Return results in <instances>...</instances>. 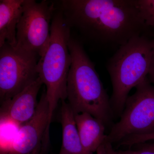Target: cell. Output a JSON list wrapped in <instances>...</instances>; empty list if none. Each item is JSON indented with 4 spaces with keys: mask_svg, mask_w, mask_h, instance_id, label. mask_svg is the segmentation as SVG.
<instances>
[{
    "mask_svg": "<svg viewBox=\"0 0 154 154\" xmlns=\"http://www.w3.org/2000/svg\"><path fill=\"white\" fill-rule=\"evenodd\" d=\"M154 140V133L144 135H137L128 137L119 143V146L131 147L133 146Z\"/></svg>",
    "mask_w": 154,
    "mask_h": 154,
    "instance_id": "14",
    "label": "cell"
},
{
    "mask_svg": "<svg viewBox=\"0 0 154 154\" xmlns=\"http://www.w3.org/2000/svg\"><path fill=\"white\" fill-rule=\"evenodd\" d=\"M34 154H40V153L39 152H37L35 153Z\"/></svg>",
    "mask_w": 154,
    "mask_h": 154,
    "instance_id": "20",
    "label": "cell"
},
{
    "mask_svg": "<svg viewBox=\"0 0 154 154\" xmlns=\"http://www.w3.org/2000/svg\"><path fill=\"white\" fill-rule=\"evenodd\" d=\"M55 5L82 41L94 47L117 49L135 36L147 34L135 0H60Z\"/></svg>",
    "mask_w": 154,
    "mask_h": 154,
    "instance_id": "1",
    "label": "cell"
},
{
    "mask_svg": "<svg viewBox=\"0 0 154 154\" xmlns=\"http://www.w3.org/2000/svg\"><path fill=\"white\" fill-rule=\"evenodd\" d=\"M147 77L150 82L154 85V37L152 53L151 59L149 69V73Z\"/></svg>",
    "mask_w": 154,
    "mask_h": 154,
    "instance_id": "15",
    "label": "cell"
},
{
    "mask_svg": "<svg viewBox=\"0 0 154 154\" xmlns=\"http://www.w3.org/2000/svg\"><path fill=\"white\" fill-rule=\"evenodd\" d=\"M154 37L151 38L148 33L135 36L119 48L107 61L106 68L112 85L110 102L114 116H120L131 89L147 77Z\"/></svg>",
    "mask_w": 154,
    "mask_h": 154,
    "instance_id": "3",
    "label": "cell"
},
{
    "mask_svg": "<svg viewBox=\"0 0 154 154\" xmlns=\"http://www.w3.org/2000/svg\"><path fill=\"white\" fill-rule=\"evenodd\" d=\"M42 85L38 77L22 92L1 103V122H8L19 127L33 118L38 106L37 95Z\"/></svg>",
    "mask_w": 154,
    "mask_h": 154,
    "instance_id": "9",
    "label": "cell"
},
{
    "mask_svg": "<svg viewBox=\"0 0 154 154\" xmlns=\"http://www.w3.org/2000/svg\"><path fill=\"white\" fill-rule=\"evenodd\" d=\"M106 154H119L118 151L115 150L112 146V144L110 143L104 144Z\"/></svg>",
    "mask_w": 154,
    "mask_h": 154,
    "instance_id": "18",
    "label": "cell"
},
{
    "mask_svg": "<svg viewBox=\"0 0 154 154\" xmlns=\"http://www.w3.org/2000/svg\"><path fill=\"white\" fill-rule=\"evenodd\" d=\"M135 146H137L138 149L148 150L154 152V143H144L139 144Z\"/></svg>",
    "mask_w": 154,
    "mask_h": 154,
    "instance_id": "17",
    "label": "cell"
},
{
    "mask_svg": "<svg viewBox=\"0 0 154 154\" xmlns=\"http://www.w3.org/2000/svg\"><path fill=\"white\" fill-rule=\"evenodd\" d=\"M72 63L67 83V102L75 114L87 113L111 124L113 116L110 98L81 42L71 36L68 43Z\"/></svg>",
    "mask_w": 154,
    "mask_h": 154,
    "instance_id": "2",
    "label": "cell"
},
{
    "mask_svg": "<svg viewBox=\"0 0 154 154\" xmlns=\"http://www.w3.org/2000/svg\"><path fill=\"white\" fill-rule=\"evenodd\" d=\"M49 47L37 65L38 77L46 87L49 116L46 134H50L53 116L59 102L66 101L67 83L72 57L68 43L71 30L63 14L56 7L51 26Z\"/></svg>",
    "mask_w": 154,
    "mask_h": 154,
    "instance_id": "4",
    "label": "cell"
},
{
    "mask_svg": "<svg viewBox=\"0 0 154 154\" xmlns=\"http://www.w3.org/2000/svg\"><path fill=\"white\" fill-rule=\"evenodd\" d=\"M48 116L49 107L44 89L34 116L19 127L7 154H34L36 152L40 154Z\"/></svg>",
    "mask_w": 154,
    "mask_h": 154,
    "instance_id": "8",
    "label": "cell"
},
{
    "mask_svg": "<svg viewBox=\"0 0 154 154\" xmlns=\"http://www.w3.org/2000/svg\"><path fill=\"white\" fill-rule=\"evenodd\" d=\"M118 152L119 154H154L153 151L140 149H138L137 150H120Z\"/></svg>",
    "mask_w": 154,
    "mask_h": 154,
    "instance_id": "16",
    "label": "cell"
},
{
    "mask_svg": "<svg viewBox=\"0 0 154 154\" xmlns=\"http://www.w3.org/2000/svg\"><path fill=\"white\" fill-rule=\"evenodd\" d=\"M1 154H7V153H6V152L5 151L1 150Z\"/></svg>",
    "mask_w": 154,
    "mask_h": 154,
    "instance_id": "19",
    "label": "cell"
},
{
    "mask_svg": "<svg viewBox=\"0 0 154 154\" xmlns=\"http://www.w3.org/2000/svg\"><path fill=\"white\" fill-rule=\"evenodd\" d=\"M27 0L0 1V47L6 42L17 45V26L24 13Z\"/></svg>",
    "mask_w": 154,
    "mask_h": 154,
    "instance_id": "10",
    "label": "cell"
},
{
    "mask_svg": "<svg viewBox=\"0 0 154 154\" xmlns=\"http://www.w3.org/2000/svg\"><path fill=\"white\" fill-rule=\"evenodd\" d=\"M40 57L32 53L11 46L0 47V102L11 99L38 78L37 65Z\"/></svg>",
    "mask_w": 154,
    "mask_h": 154,
    "instance_id": "7",
    "label": "cell"
},
{
    "mask_svg": "<svg viewBox=\"0 0 154 154\" xmlns=\"http://www.w3.org/2000/svg\"><path fill=\"white\" fill-rule=\"evenodd\" d=\"M75 119L83 147L89 153L94 154L105 143V125L87 113L75 114Z\"/></svg>",
    "mask_w": 154,
    "mask_h": 154,
    "instance_id": "11",
    "label": "cell"
},
{
    "mask_svg": "<svg viewBox=\"0 0 154 154\" xmlns=\"http://www.w3.org/2000/svg\"><path fill=\"white\" fill-rule=\"evenodd\" d=\"M136 88L128 97L120 119L113 125L105 143H119L131 136L154 133V85L147 77Z\"/></svg>",
    "mask_w": 154,
    "mask_h": 154,
    "instance_id": "5",
    "label": "cell"
},
{
    "mask_svg": "<svg viewBox=\"0 0 154 154\" xmlns=\"http://www.w3.org/2000/svg\"><path fill=\"white\" fill-rule=\"evenodd\" d=\"M135 3L146 25L154 27V0H135Z\"/></svg>",
    "mask_w": 154,
    "mask_h": 154,
    "instance_id": "13",
    "label": "cell"
},
{
    "mask_svg": "<svg viewBox=\"0 0 154 154\" xmlns=\"http://www.w3.org/2000/svg\"><path fill=\"white\" fill-rule=\"evenodd\" d=\"M60 121L62 143L59 154H91L83 147L75 119V113L66 101L61 102Z\"/></svg>",
    "mask_w": 154,
    "mask_h": 154,
    "instance_id": "12",
    "label": "cell"
},
{
    "mask_svg": "<svg viewBox=\"0 0 154 154\" xmlns=\"http://www.w3.org/2000/svg\"><path fill=\"white\" fill-rule=\"evenodd\" d=\"M55 2L27 0L17 26L16 48L42 57L49 47Z\"/></svg>",
    "mask_w": 154,
    "mask_h": 154,
    "instance_id": "6",
    "label": "cell"
}]
</instances>
